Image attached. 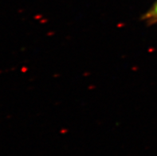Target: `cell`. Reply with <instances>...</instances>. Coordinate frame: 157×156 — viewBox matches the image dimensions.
I'll list each match as a JSON object with an SVG mask.
<instances>
[{"mask_svg":"<svg viewBox=\"0 0 157 156\" xmlns=\"http://www.w3.org/2000/svg\"><path fill=\"white\" fill-rule=\"evenodd\" d=\"M140 19L148 26L157 24V1L141 16Z\"/></svg>","mask_w":157,"mask_h":156,"instance_id":"6da1fadb","label":"cell"}]
</instances>
